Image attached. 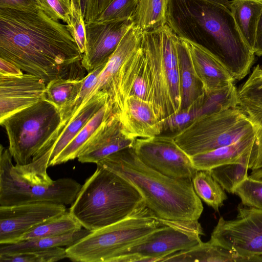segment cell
<instances>
[{
	"label": "cell",
	"mask_w": 262,
	"mask_h": 262,
	"mask_svg": "<svg viewBox=\"0 0 262 262\" xmlns=\"http://www.w3.org/2000/svg\"><path fill=\"white\" fill-rule=\"evenodd\" d=\"M133 20L85 23V49L82 66L88 73L106 63L130 27Z\"/></svg>",
	"instance_id": "cell-15"
},
{
	"label": "cell",
	"mask_w": 262,
	"mask_h": 262,
	"mask_svg": "<svg viewBox=\"0 0 262 262\" xmlns=\"http://www.w3.org/2000/svg\"><path fill=\"white\" fill-rule=\"evenodd\" d=\"M177 46L181 99L180 110H183L205 99L206 94L195 72L185 41L178 37Z\"/></svg>",
	"instance_id": "cell-23"
},
{
	"label": "cell",
	"mask_w": 262,
	"mask_h": 262,
	"mask_svg": "<svg viewBox=\"0 0 262 262\" xmlns=\"http://www.w3.org/2000/svg\"><path fill=\"white\" fill-rule=\"evenodd\" d=\"M47 84L28 73L0 74V122L9 115L45 99Z\"/></svg>",
	"instance_id": "cell-16"
},
{
	"label": "cell",
	"mask_w": 262,
	"mask_h": 262,
	"mask_svg": "<svg viewBox=\"0 0 262 262\" xmlns=\"http://www.w3.org/2000/svg\"><path fill=\"white\" fill-rule=\"evenodd\" d=\"M67 212L66 205L50 203L0 206V245L17 243L35 227Z\"/></svg>",
	"instance_id": "cell-13"
},
{
	"label": "cell",
	"mask_w": 262,
	"mask_h": 262,
	"mask_svg": "<svg viewBox=\"0 0 262 262\" xmlns=\"http://www.w3.org/2000/svg\"><path fill=\"white\" fill-rule=\"evenodd\" d=\"M119 114L123 128L130 136L150 138L162 132V122L152 103L135 96L124 100Z\"/></svg>",
	"instance_id": "cell-19"
},
{
	"label": "cell",
	"mask_w": 262,
	"mask_h": 262,
	"mask_svg": "<svg viewBox=\"0 0 262 262\" xmlns=\"http://www.w3.org/2000/svg\"><path fill=\"white\" fill-rule=\"evenodd\" d=\"M249 177L252 179L262 181V168L252 170Z\"/></svg>",
	"instance_id": "cell-45"
},
{
	"label": "cell",
	"mask_w": 262,
	"mask_h": 262,
	"mask_svg": "<svg viewBox=\"0 0 262 262\" xmlns=\"http://www.w3.org/2000/svg\"><path fill=\"white\" fill-rule=\"evenodd\" d=\"M83 54L68 25L48 16L40 8L24 11L0 8V58L47 84L74 77Z\"/></svg>",
	"instance_id": "cell-1"
},
{
	"label": "cell",
	"mask_w": 262,
	"mask_h": 262,
	"mask_svg": "<svg viewBox=\"0 0 262 262\" xmlns=\"http://www.w3.org/2000/svg\"><path fill=\"white\" fill-rule=\"evenodd\" d=\"M178 39L167 23L142 33L141 47L150 77L152 103L161 121L181 108Z\"/></svg>",
	"instance_id": "cell-7"
},
{
	"label": "cell",
	"mask_w": 262,
	"mask_h": 262,
	"mask_svg": "<svg viewBox=\"0 0 262 262\" xmlns=\"http://www.w3.org/2000/svg\"><path fill=\"white\" fill-rule=\"evenodd\" d=\"M71 13L69 30L75 39L80 52L83 54L85 49V21L79 0H71Z\"/></svg>",
	"instance_id": "cell-39"
},
{
	"label": "cell",
	"mask_w": 262,
	"mask_h": 262,
	"mask_svg": "<svg viewBox=\"0 0 262 262\" xmlns=\"http://www.w3.org/2000/svg\"><path fill=\"white\" fill-rule=\"evenodd\" d=\"M244 206L262 209V181L249 176L235 189Z\"/></svg>",
	"instance_id": "cell-38"
},
{
	"label": "cell",
	"mask_w": 262,
	"mask_h": 262,
	"mask_svg": "<svg viewBox=\"0 0 262 262\" xmlns=\"http://www.w3.org/2000/svg\"><path fill=\"white\" fill-rule=\"evenodd\" d=\"M82 227L81 224L67 211L62 215L35 227L24 234L18 242L30 239L69 234L79 231Z\"/></svg>",
	"instance_id": "cell-33"
},
{
	"label": "cell",
	"mask_w": 262,
	"mask_h": 262,
	"mask_svg": "<svg viewBox=\"0 0 262 262\" xmlns=\"http://www.w3.org/2000/svg\"><path fill=\"white\" fill-rule=\"evenodd\" d=\"M11 62L0 58V74L8 76H19L24 73Z\"/></svg>",
	"instance_id": "cell-43"
},
{
	"label": "cell",
	"mask_w": 262,
	"mask_h": 262,
	"mask_svg": "<svg viewBox=\"0 0 262 262\" xmlns=\"http://www.w3.org/2000/svg\"><path fill=\"white\" fill-rule=\"evenodd\" d=\"M168 0H140L134 16V24L142 31L166 24Z\"/></svg>",
	"instance_id": "cell-32"
},
{
	"label": "cell",
	"mask_w": 262,
	"mask_h": 262,
	"mask_svg": "<svg viewBox=\"0 0 262 262\" xmlns=\"http://www.w3.org/2000/svg\"><path fill=\"white\" fill-rule=\"evenodd\" d=\"M256 141V133L245 136L231 145L196 154L191 157L197 170H211L217 166L239 161L252 150Z\"/></svg>",
	"instance_id": "cell-22"
},
{
	"label": "cell",
	"mask_w": 262,
	"mask_h": 262,
	"mask_svg": "<svg viewBox=\"0 0 262 262\" xmlns=\"http://www.w3.org/2000/svg\"><path fill=\"white\" fill-rule=\"evenodd\" d=\"M114 113L113 104L108 100L63 149L51 166L59 165L77 158L85 145L98 127Z\"/></svg>",
	"instance_id": "cell-26"
},
{
	"label": "cell",
	"mask_w": 262,
	"mask_h": 262,
	"mask_svg": "<svg viewBox=\"0 0 262 262\" xmlns=\"http://www.w3.org/2000/svg\"><path fill=\"white\" fill-rule=\"evenodd\" d=\"M195 72L208 95L233 84L234 81L222 62L203 47L184 39Z\"/></svg>",
	"instance_id": "cell-20"
},
{
	"label": "cell",
	"mask_w": 262,
	"mask_h": 262,
	"mask_svg": "<svg viewBox=\"0 0 262 262\" xmlns=\"http://www.w3.org/2000/svg\"><path fill=\"white\" fill-rule=\"evenodd\" d=\"M135 138L123 128L119 114L114 113L104 121L85 145L78 160L97 164L107 157L133 147Z\"/></svg>",
	"instance_id": "cell-17"
},
{
	"label": "cell",
	"mask_w": 262,
	"mask_h": 262,
	"mask_svg": "<svg viewBox=\"0 0 262 262\" xmlns=\"http://www.w3.org/2000/svg\"><path fill=\"white\" fill-rule=\"evenodd\" d=\"M162 261L246 262V259L234 252L211 242H202L185 251L177 252L164 258Z\"/></svg>",
	"instance_id": "cell-25"
},
{
	"label": "cell",
	"mask_w": 262,
	"mask_h": 262,
	"mask_svg": "<svg viewBox=\"0 0 262 262\" xmlns=\"http://www.w3.org/2000/svg\"><path fill=\"white\" fill-rule=\"evenodd\" d=\"M96 164L123 177L139 191L146 206L158 219L198 221L203 206L191 179L164 175L144 164L133 148L113 154Z\"/></svg>",
	"instance_id": "cell-3"
},
{
	"label": "cell",
	"mask_w": 262,
	"mask_h": 262,
	"mask_svg": "<svg viewBox=\"0 0 262 262\" xmlns=\"http://www.w3.org/2000/svg\"><path fill=\"white\" fill-rule=\"evenodd\" d=\"M140 0H113L93 22L104 23L133 20ZM92 22V21H91Z\"/></svg>",
	"instance_id": "cell-35"
},
{
	"label": "cell",
	"mask_w": 262,
	"mask_h": 262,
	"mask_svg": "<svg viewBox=\"0 0 262 262\" xmlns=\"http://www.w3.org/2000/svg\"><path fill=\"white\" fill-rule=\"evenodd\" d=\"M108 100L106 93L99 92L72 117L53 145L49 166Z\"/></svg>",
	"instance_id": "cell-24"
},
{
	"label": "cell",
	"mask_w": 262,
	"mask_h": 262,
	"mask_svg": "<svg viewBox=\"0 0 262 262\" xmlns=\"http://www.w3.org/2000/svg\"><path fill=\"white\" fill-rule=\"evenodd\" d=\"M205 99L199 101L189 107L180 110L161 121L162 132H178L189 125L199 117L208 114L209 111L204 104Z\"/></svg>",
	"instance_id": "cell-34"
},
{
	"label": "cell",
	"mask_w": 262,
	"mask_h": 262,
	"mask_svg": "<svg viewBox=\"0 0 262 262\" xmlns=\"http://www.w3.org/2000/svg\"><path fill=\"white\" fill-rule=\"evenodd\" d=\"M237 106L247 115L256 133L255 147L249 169L262 168V66L257 65L247 80L237 90Z\"/></svg>",
	"instance_id": "cell-18"
},
{
	"label": "cell",
	"mask_w": 262,
	"mask_h": 262,
	"mask_svg": "<svg viewBox=\"0 0 262 262\" xmlns=\"http://www.w3.org/2000/svg\"><path fill=\"white\" fill-rule=\"evenodd\" d=\"M166 23L180 38L203 47L234 80L249 72L254 53L243 39L228 0H168Z\"/></svg>",
	"instance_id": "cell-2"
},
{
	"label": "cell",
	"mask_w": 262,
	"mask_h": 262,
	"mask_svg": "<svg viewBox=\"0 0 262 262\" xmlns=\"http://www.w3.org/2000/svg\"><path fill=\"white\" fill-rule=\"evenodd\" d=\"M52 149L28 164L14 165L9 149L1 145L0 206L74 202L82 185L69 178L53 180L47 173Z\"/></svg>",
	"instance_id": "cell-5"
},
{
	"label": "cell",
	"mask_w": 262,
	"mask_h": 262,
	"mask_svg": "<svg viewBox=\"0 0 262 262\" xmlns=\"http://www.w3.org/2000/svg\"><path fill=\"white\" fill-rule=\"evenodd\" d=\"M66 257V248L57 247L10 255H0L1 262H55Z\"/></svg>",
	"instance_id": "cell-36"
},
{
	"label": "cell",
	"mask_w": 262,
	"mask_h": 262,
	"mask_svg": "<svg viewBox=\"0 0 262 262\" xmlns=\"http://www.w3.org/2000/svg\"><path fill=\"white\" fill-rule=\"evenodd\" d=\"M159 220L158 228L120 251L112 262L162 261L164 257L202 242L204 232L198 221Z\"/></svg>",
	"instance_id": "cell-10"
},
{
	"label": "cell",
	"mask_w": 262,
	"mask_h": 262,
	"mask_svg": "<svg viewBox=\"0 0 262 262\" xmlns=\"http://www.w3.org/2000/svg\"><path fill=\"white\" fill-rule=\"evenodd\" d=\"M132 148L144 164L167 176L192 179L198 170L191 157L176 144L172 136L137 138Z\"/></svg>",
	"instance_id": "cell-12"
},
{
	"label": "cell",
	"mask_w": 262,
	"mask_h": 262,
	"mask_svg": "<svg viewBox=\"0 0 262 262\" xmlns=\"http://www.w3.org/2000/svg\"><path fill=\"white\" fill-rule=\"evenodd\" d=\"M40 8L50 18L68 24L71 13V0H37Z\"/></svg>",
	"instance_id": "cell-40"
},
{
	"label": "cell",
	"mask_w": 262,
	"mask_h": 262,
	"mask_svg": "<svg viewBox=\"0 0 262 262\" xmlns=\"http://www.w3.org/2000/svg\"><path fill=\"white\" fill-rule=\"evenodd\" d=\"M210 241L253 261L262 255V209L239 204L235 219L220 218Z\"/></svg>",
	"instance_id": "cell-11"
},
{
	"label": "cell",
	"mask_w": 262,
	"mask_h": 262,
	"mask_svg": "<svg viewBox=\"0 0 262 262\" xmlns=\"http://www.w3.org/2000/svg\"><path fill=\"white\" fill-rule=\"evenodd\" d=\"M254 148L238 161L223 164L210 170L213 178L227 192L234 194L235 188L249 176V165Z\"/></svg>",
	"instance_id": "cell-31"
},
{
	"label": "cell",
	"mask_w": 262,
	"mask_h": 262,
	"mask_svg": "<svg viewBox=\"0 0 262 262\" xmlns=\"http://www.w3.org/2000/svg\"><path fill=\"white\" fill-rule=\"evenodd\" d=\"M16 164L25 165L43 155L65 127L61 112L46 99L17 111L0 122Z\"/></svg>",
	"instance_id": "cell-6"
},
{
	"label": "cell",
	"mask_w": 262,
	"mask_h": 262,
	"mask_svg": "<svg viewBox=\"0 0 262 262\" xmlns=\"http://www.w3.org/2000/svg\"><path fill=\"white\" fill-rule=\"evenodd\" d=\"M96 165L95 171L82 185L69 211L82 227L91 231L121 221L145 205L130 182Z\"/></svg>",
	"instance_id": "cell-4"
},
{
	"label": "cell",
	"mask_w": 262,
	"mask_h": 262,
	"mask_svg": "<svg viewBox=\"0 0 262 262\" xmlns=\"http://www.w3.org/2000/svg\"><path fill=\"white\" fill-rule=\"evenodd\" d=\"M91 231L86 229L69 234L30 239L18 243L1 245L0 255L46 249L57 247H69L75 244Z\"/></svg>",
	"instance_id": "cell-28"
},
{
	"label": "cell",
	"mask_w": 262,
	"mask_h": 262,
	"mask_svg": "<svg viewBox=\"0 0 262 262\" xmlns=\"http://www.w3.org/2000/svg\"><path fill=\"white\" fill-rule=\"evenodd\" d=\"M83 78H59L50 81L47 84L45 99L54 105L62 114L78 97Z\"/></svg>",
	"instance_id": "cell-29"
},
{
	"label": "cell",
	"mask_w": 262,
	"mask_h": 262,
	"mask_svg": "<svg viewBox=\"0 0 262 262\" xmlns=\"http://www.w3.org/2000/svg\"><path fill=\"white\" fill-rule=\"evenodd\" d=\"M161 222L145 205L124 220L91 231L66 248V257L73 261L112 262L126 248L158 228Z\"/></svg>",
	"instance_id": "cell-8"
},
{
	"label": "cell",
	"mask_w": 262,
	"mask_h": 262,
	"mask_svg": "<svg viewBox=\"0 0 262 262\" xmlns=\"http://www.w3.org/2000/svg\"><path fill=\"white\" fill-rule=\"evenodd\" d=\"M0 8L30 11L40 7L37 0H0Z\"/></svg>",
	"instance_id": "cell-41"
},
{
	"label": "cell",
	"mask_w": 262,
	"mask_h": 262,
	"mask_svg": "<svg viewBox=\"0 0 262 262\" xmlns=\"http://www.w3.org/2000/svg\"><path fill=\"white\" fill-rule=\"evenodd\" d=\"M253 51L254 54L262 56V10L257 25Z\"/></svg>",
	"instance_id": "cell-44"
},
{
	"label": "cell",
	"mask_w": 262,
	"mask_h": 262,
	"mask_svg": "<svg viewBox=\"0 0 262 262\" xmlns=\"http://www.w3.org/2000/svg\"><path fill=\"white\" fill-rule=\"evenodd\" d=\"M256 133L247 115L238 107L204 115L172 136L190 157L228 146Z\"/></svg>",
	"instance_id": "cell-9"
},
{
	"label": "cell",
	"mask_w": 262,
	"mask_h": 262,
	"mask_svg": "<svg viewBox=\"0 0 262 262\" xmlns=\"http://www.w3.org/2000/svg\"><path fill=\"white\" fill-rule=\"evenodd\" d=\"M113 0H89L84 21L94 20L108 6Z\"/></svg>",
	"instance_id": "cell-42"
},
{
	"label": "cell",
	"mask_w": 262,
	"mask_h": 262,
	"mask_svg": "<svg viewBox=\"0 0 262 262\" xmlns=\"http://www.w3.org/2000/svg\"><path fill=\"white\" fill-rule=\"evenodd\" d=\"M230 8L241 34L253 50L262 0H232Z\"/></svg>",
	"instance_id": "cell-27"
},
{
	"label": "cell",
	"mask_w": 262,
	"mask_h": 262,
	"mask_svg": "<svg viewBox=\"0 0 262 262\" xmlns=\"http://www.w3.org/2000/svg\"><path fill=\"white\" fill-rule=\"evenodd\" d=\"M197 195L215 211L227 199L226 191L212 176L209 170H198L191 179Z\"/></svg>",
	"instance_id": "cell-30"
},
{
	"label": "cell",
	"mask_w": 262,
	"mask_h": 262,
	"mask_svg": "<svg viewBox=\"0 0 262 262\" xmlns=\"http://www.w3.org/2000/svg\"><path fill=\"white\" fill-rule=\"evenodd\" d=\"M142 33V30L135 24L128 30L110 56L87 102L99 92L106 93L108 97L120 68L125 60L141 47Z\"/></svg>",
	"instance_id": "cell-21"
},
{
	"label": "cell",
	"mask_w": 262,
	"mask_h": 262,
	"mask_svg": "<svg viewBox=\"0 0 262 262\" xmlns=\"http://www.w3.org/2000/svg\"><path fill=\"white\" fill-rule=\"evenodd\" d=\"M130 96L152 102L150 77L141 47L123 63L108 94L115 113H120L124 100Z\"/></svg>",
	"instance_id": "cell-14"
},
{
	"label": "cell",
	"mask_w": 262,
	"mask_h": 262,
	"mask_svg": "<svg viewBox=\"0 0 262 262\" xmlns=\"http://www.w3.org/2000/svg\"><path fill=\"white\" fill-rule=\"evenodd\" d=\"M106 63L88 73V74L83 78L82 87L77 99L69 108L61 114L63 123L65 126L72 117L86 103L88 98L96 86L99 75Z\"/></svg>",
	"instance_id": "cell-37"
}]
</instances>
